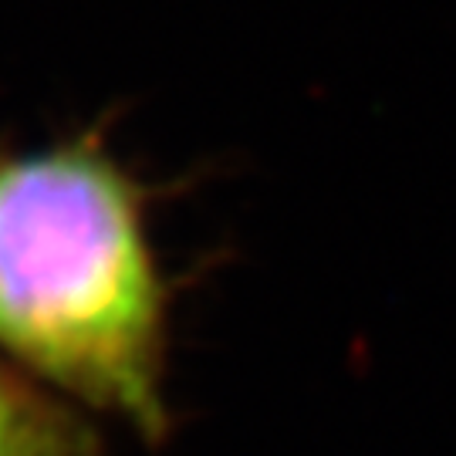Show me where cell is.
<instances>
[{"label": "cell", "instance_id": "7a4b0ae2", "mask_svg": "<svg viewBox=\"0 0 456 456\" xmlns=\"http://www.w3.org/2000/svg\"><path fill=\"white\" fill-rule=\"evenodd\" d=\"M0 456H105L88 412L0 359Z\"/></svg>", "mask_w": 456, "mask_h": 456}, {"label": "cell", "instance_id": "6da1fadb", "mask_svg": "<svg viewBox=\"0 0 456 456\" xmlns=\"http://www.w3.org/2000/svg\"><path fill=\"white\" fill-rule=\"evenodd\" d=\"M0 359L139 440L173 433L149 190L98 132L0 149Z\"/></svg>", "mask_w": 456, "mask_h": 456}]
</instances>
